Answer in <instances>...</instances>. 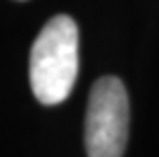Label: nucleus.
I'll use <instances>...</instances> for the list:
<instances>
[{"label": "nucleus", "mask_w": 159, "mask_h": 157, "mask_svg": "<svg viewBox=\"0 0 159 157\" xmlns=\"http://www.w3.org/2000/svg\"><path fill=\"white\" fill-rule=\"evenodd\" d=\"M78 45V25L67 14H55L37 35L29 59V78L41 104L53 106L70 96L80 67Z\"/></svg>", "instance_id": "obj_1"}, {"label": "nucleus", "mask_w": 159, "mask_h": 157, "mask_svg": "<svg viewBox=\"0 0 159 157\" xmlns=\"http://www.w3.org/2000/svg\"><path fill=\"white\" fill-rule=\"evenodd\" d=\"M88 157H122L129 141V94L116 76H102L90 90L86 110Z\"/></svg>", "instance_id": "obj_2"}]
</instances>
